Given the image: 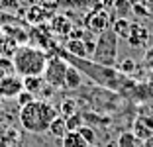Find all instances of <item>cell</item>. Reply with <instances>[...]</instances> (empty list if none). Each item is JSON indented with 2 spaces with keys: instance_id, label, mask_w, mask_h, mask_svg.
<instances>
[{
  "instance_id": "cell-1",
  "label": "cell",
  "mask_w": 153,
  "mask_h": 147,
  "mask_svg": "<svg viewBox=\"0 0 153 147\" xmlns=\"http://www.w3.org/2000/svg\"><path fill=\"white\" fill-rule=\"evenodd\" d=\"M57 116H59L57 110L47 100H39V98H36L33 102L20 108V124L27 134H33V135L49 131L51 122Z\"/></svg>"
},
{
  "instance_id": "cell-2",
  "label": "cell",
  "mask_w": 153,
  "mask_h": 147,
  "mask_svg": "<svg viewBox=\"0 0 153 147\" xmlns=\"http://www.w3.org/2000/svg\"><path fill=\"white\" fill-rule=\"evenodd\" d=\"M47 53L36 45H18V49L12 55L14 73L22 79L26 76H41L47 65Z\"/></svg>"
},
{
  "instance_id": "cell-3",
  "label": "cell",
  "mask_w": 153,
  "mask_h": 147,
  "mask_svg": "<svg viewBox=\"0 0 153 147\" xmlns=\"http://www.w3.org/2000/svg\"><path fill=\"white\" fill-rule=\"evenodd\" d=\"M90 61L104 65V67H114L118 61V36L110 30H106L104 33H100L96 39V49Z\"/></svg>"
},
{
  "instance_id": "cell-4",
  "label": "cell",
  "mask_w": 153,
  "mask_h": 147,
  "mask_svg": "<svg viewBox=\"0 0 153 147\" xmlns=\"http://www.w3.org/2000/svg\"><path fill=\"white\" fill-rule=\"evenodd\" d=\"M85 98L90 102V108L94 112H114L120 108L118 102L124 100L118 92H112L102 86H92L88 92H85Z\"/></svg>"
},
{
  "instance_id": "cell-5",
  "label": "cell",
  "mask_w": 153,
  "mask_h": 147,
  "mask_svg": "<svg viewBox=\"0 0 153 147\" xmlns=\"http://www.w3.org/2000/svg\"><path fill=\"white\" fill-rule=\"evenodd\" d=\"M69 71V63L65 61L63 57H59L57 53H53L49 59H47V65H45V71H43V80L45 85L53 86L55 90L59 88H65V76H67Z\"/></svg>"
},
{
  "instance_id": "cell-6",
  "label": "cell",
  "mask_w": 153,
  "mask_h": 147,
  "mask_svg": "<svg viewBox=\"0 0 153 147\" xmlns=\"http://www.w3.org/2000/svg\"><path fill=\"white\" fill-rule=\"evenodd\" d=\"M112 27V14L106 8H98V10H90L85 18V30L92 36H100L106 30Z\"/></svg>"
},
{
  "instance_id": "cell-7",
  "label": "cell",
  "mask_w": 153,
  "mask_h": 147,
  "mask_svg": "<svg viewBox=\"0 0 153 147\" xmlns=\"http://www.w3.org/2000/svg\"><path fill=\"white\" fill-rule=\"evenodd\" d=\"M20 92H24V79L18 75H6L0 80V98H18Z\"/></svg>"
},
{
  "instance_id": "cell-8",
  "label": "cell",
  "mask_w": 153,
  "mask_h": 147,
  "mask_svg": "<svg viewBox=\"0 0 153 147\" xmlns=\"http://www.w3.org/2000/svg\"><path fill=\"white\" fill-rule=\"evenodd\" d=\"M128 100L135 102L137 106H141V104H153V80L135 82L131 92L128 94Z\"/></svg>"
},
{
  "instance_id": "cell-9",
  "label": "cell",
  "mask_w": 153,
  "mask_h": 147,
  "mask_svg": "<svg viewBox=\"0 0 153 147\" xmlns=\"http://www.w3.org/2000/svg\"><path fill=\"white\" fill-rule=\"evenodd\" d=\"M47 30L59 37H69L73 31V24L69 18H65L63 14H55L53 18L49 20V24H47Z\"/></svg>"
},
{
  "instance_id": "cell-10",
  "label": "cell",
  "mask_w": 153,
  "mask_h": 147,
  "mask_svg": "<svg viewBox=\"0 0 153 147\" xmlns=\"http://www.w3.org/2000/svg\"><path fill=\"white\" fill-rule=\"evenodd\" d=\"M134 135L140 141H145V139H149L153 135V124L149 122V118L141 116V114H137V118L134 120Z\"/></svg>"
},
{
  "instance_id": "cell-11",
  "label": "cell",
  "mask_w": 153,
  "mask_h": 147,
  "mask_svg": "<svg viewBox=\"0 0 153 147\" xmlns=\"http://www.w3.org/2000/svg\"><path fill=\"white\" fill-rule=\"evenodd\" d=\"M126 41L131 45V47H143V45L149 41V31H147V27L141 26V24H131L130 36H128Z\"/></svg>"
},
{
  "instance_id": "cell-12",
  "label": "cell",
  "mask_w": 153,
  "mask_h": 147,
  "mask_svg": "<svg viewBox=\"0 0 153 147\" xmlns=\"http://www.w3.org/2000/svg\"><path fill=\"white\" fill-rule=\"evenodd\" d=\"M104 8L108 12H114L118 18H126L131 12V2L130 0H102Z\"/></svg>"
},
{
  "instance_id": "cell-13",
  "label": "cell",
  "mask_w": 153,
  "mask_h": 147,
  "mask_svg": "<svg viewBox=\"0 0 153 147\" xmlns=\"http://www.w3.org/2000/svg\"><path fill=\"white\" fill-rule=\"evenodd\" d=\"M131 30V22L128 18H116L112 22V31L118 36V39H128Z\"/></svg>"
},
{
  "instance_id": "cell-14",
  "label": "cell",
  "mask_w": 153,
  "mask_h": 147,
  "mask_svg": "<svg viewBox=\"0 0 153 147\" xmlns=\"http://www.w3.org/2000/svg\"><path fill=\"white\" fill-rule=\"evenodd\" d=\"M82 86V76L81 73L76 71L75 67L69 65V71H67V76H65V88L67 90H79Z\"/></svg>"
},
{
  "instance_id": "cell-15",
  "label": "cell",
  "mask_w": 153,
  "mask_h": 147,
  "mask_svg": "<svg viewBox=\"0 0 153 147\" xmlns=\"http://www.w3.org/2000/svg\"><path fill=\"white\" fill-rule=\"evenodd\" d=\"M65 51L75 57H81V59H88L86 55V47H85V41L82 39H67V45H65Z\"/></svg>"
},
{
  "instance_id": "cell-16",
  "label": "cell",
  "mask_w": 153,
  "mask_h": 147,
  "mask_svg": "<svg viewBox=\"0 0 153 147\" xmlns=\"http://www.w3.org/2000/svg\"><path fill=\"white\" fill-rule=\"evenodd\" d=\"M43 86H45L43 76H26V79H24V90L32 92L33 96H39Z\"/></svg>"
},
{
  "instance_id": "cell-17",
  "label": "cell",
  "mask_w": 153,
  "mask_h": 147,
  "mask_svg": "<svg viewBox=\"0 0 153 147\" xmlns=\"http://www.w3.org/2000/svg\"><path fill=\"white\" fill-rule=\"evenodd\" d=\"M67 131H69V129H67V118H65V116H57L53 122H51V125H49V134L53 135V137L63 139Z\"/></svg>"
},
{
  "instance_id": "cell-18",
  "label": "cell",
  "mask_w": 153,
  "mask_h": 147,
  "mask_svg": "<svg viewBox=\"0 0 153 147\" xmlns=\"http://www.w3.org/2000/svg\"><path fill=\"white\" fill-rule=\"evenodd\" d=\"M63 147H88V143L82 139L79 131H67L63 137Z\"/></svg>"
},
{
  "instance_id": "cell-19",
  "label": "cell",
  "mask_w": 153,
  "mask_h": 147,
  "mask_svg": "<svg viewBox=\"0 0 153 147\" xmlns=\"http://www.w3.org/2000/svg\"><path fill=\"white\" fill-rule=\"evenodd\" d=\"M118 147H141V141L134 135V131H124L118 137Z\"/></svg>"
},
{
  "instance_id": "cell-20",
  "label": "cell",
  "mask_w": 153,
  "mask_h": 147,
  "mask_svg": "<svg viewBox=\"0 0 153 147\" xmlns=\"http://www.w3.org/2000/svg\"><path fill=\"white\" fill-rule=\"evenodd\" d=\"M26 20L27 22H32V24H41L45 20V12H43V8H39V6H32V8H27V12H26Z\"/></svg>"
},
{
  "instance_id": "cell-21",
  "label": "cell",
  "mask_w": 153,
  "mask_h": 147,
  "mask_svg": "<svg viewBox=\"0 0 153 147\" xmlns=\"http://www.w3.org/2000/svg\"><path fill=\"white\" fill-rule=\"evenodd\" d=\"M85 125V118H82L81 112H75L73 116L67 118V129L69 131H79V128Z\"/></svg>"
},
{
  "instance_id": "cell-22",
  "label": "cell",
  "mask_w": 153,
  "mask_h": 147,
  "mask_svg": "<svg viewBox=\"0 0 153 147\" xmlns=\"http://www.w3.org/2000/svg\"><path fill=\"white\" fill-rule=\"evenodd\" d=\"M118 71L120 73H124V75L126 76H131L134 75V71H135V61L134 59H122L120 63H118Z\"/></svg>"
},
{
  "instance_id": "cell-23",
  "label": "cell",
  "mask_w": 153,
  "mask_h": 147,
  "mask_svg": "<svg viewBox=\"0 0 153 147\" xmlns=\"http://www.w3.org/2000/svg\"><path fill=\"white\" fill-rule=\"evenodd\" d=\"M61 112H63L65 118H69V116H73L75 112H79V110H76V100H73V98H65L63 102H61Z\"/></svg>"
},
{
  "instance_id": "cell-24",
  "label": "cell",
  "mask_w": 153,
  "mask_h": 147,
  "mask_svg": "<svg viewBox=\"0 0 153 147\" xmlns=\"http://www.w3.org/2000/svg\"><path fill=\"white\" fill-rule=\"evenodd\" d=\"M79 134L82 135V139H85L88 145H92V143L96 141V134H94V129L88 128V125H82V128H79Z\"/></svg>"
},
{
  "instance_id": "cell-25",
  "label": "cell",
  "mask_w": 153,
  "mask_h": 147,
  "mask_svg": "<svg viewBox=\"0 0 153 147\" xmlns=\"http://www.w3.org/2000/svg\"><path fill=\"white\" fill-rule=\"evenodd\" d=\"M137 114L149 118V122L153 124V104H141V106H137Z\"/></svg>"
},
{
  "instance_id": "cell-26",
  "label": "cell",
  "mask_w": 153,
  "mask_h": 147,
  "mask_svg": "<svg viewBox=\"0 0 153 147\" xmlns=\"http://www.w3.org/2000/svg\"><path fill=\"white\" fill-rule=\"evenodd\" d=\"M18 100V104H20V108L22 106H26V104H30V102H33L36 100V96H33L32 92H27V90H24V92H20V96L16 98Z\"/></svg>"
},
{
  "instance_id": "cell-27",
  "label": "cell",
  "mask_w": 153,
  "mask_h": 147,
  "mask_svg": "<svg viewBox=\"0 0 153 147\" xmlns=\"http://www.w3.org/2000/svg\"><path fill=\"white\" fill-rule=\"evenodd\" d=\"M85 47H86V55H88V59L92 57V53H94L96 49V39H92V37H85Z\"/></svg>"
},
{
  "instance_id": "cell-28",
  "label": "cell",
  "mask_w": 153,
  "mask_h": 147,
  "mask_svg": "<svg viewBox=\"0 0 153 147\" xmlns=\"http://www.w3.org/2000/svg\"><path fill=\"white\" fill-rule=\"evenodd\" d=\"M53 94H55V88L49 86V85H45L43 88H41V92H39V100H47V98H51Z\"/></svg>"
},
{
  "instance_id": "cell-29",
  "label": "cell",
  "mask_w": 153,
  "mask_h": 147,
  "mask_svg": "<svg viewBox=\"0 0 153 147\" xmlns=\"http://www.w3.org/2000/svg\"><path fill=\"white\" fill-rule=\"evenodd\" d=\"M143 61H145V65H147L149 69L153 71V45L149 49H145V55H143Z\"/></svg>"
},
{
  "instance_id": "cell-30",
  "label": "cell",
  "mask_w": 153,
  "mask_h": 147,
  "mask_svg": "<svg viewBox=\"0 0 153 147\" xmlns=\"http://www.w3.org/2000/svg\"><path fill=\"white\" fill-rule=\"evenodd\" d=\"M71 4L75 6V8H81V10H85V8H88V6L92 4V0H71Z\"/></svg>"
},
{
  "instance_id": "cell-31",
  "label": "cell",
  "mask_w": 153,
  "mask_h": 147,
  "mask_svg": "<svg viewBox=\"0 0 153 147\" xmlns=\"http://www.w3.org/2000/svg\"><path fill=\"white\" fill-rule=\"evenodd\" d=\"M141 147H153V135L149 139H145V141H141Z\"/></svg>"
},
{
  "instance_id": "cell-32",
  "label": "cell",
  "mask_w": 153,
  "mask_h": 147,
  "mask_svg": "<svg viewBox=\"0 0 153 147\" xmlns=\"http://www.w3.org/2000/svg\"><path fill=\"white\" fill-rule=\"evenodd\" d=\"M6 75H8V73H6V71H4V69H2V67H0V80H2V79H4V76H6Z\"/></svg>"
},
{
  "instance_id": "cell-33",
  "label": "cell",
  "mask_w": 153,
  "mask_h": 147,
  "mask_svg": "<svg viewBox=\"0 0 153 147\" xmlns=\"http://www.w3.org/2000/svg\"><path fill=\"white\" fill-rule=\"evenodd\" d=\"M2 33H4V26L0 24V37H2Z\"/></svg>"
},
{
  "instance_id": "cell-34",
  "label": "cell",
  "mask_w": 153,
  "mask_h": 147,
  "mask_svg": "<svg viewBox=\"0 0 153 147\" xmlns=\"http://www.w3.org/2000/svg\"><path fill=\"white\" fill-rule=\"evenodd\" d=\"M130 2H131V6H134V4H137V2H140V0H130Z\"/></svg>"
},
{
  "instance_id": "cell-35",
  "label": "cell",
  "mask_w": 153,
  "mask_h": 147,
  "mask_svg": "<svg viewBox=\"0 0 153 147\" xmlns=\"http://www.w3.org/2000/svg\"><path fill=\"white\" fill-rule=\"evenodd\" d=\"M0 59H2V51H0Z\"/></svg>"
},
{
  "instance_id": "cell-36",
  "label": "cell",
  "mask_w": 153,
  "mask_h": 147,
  "mask_svg": "<svg viewBox=\"0 0 153 147\" xmlns=\"http://www.w3.org/2000/svg\"><path fill=\"white\" fill-rule=\"evenodd\" d=\"M149 2H153V0H149Z\"/></svg>"
}]
</instances>
